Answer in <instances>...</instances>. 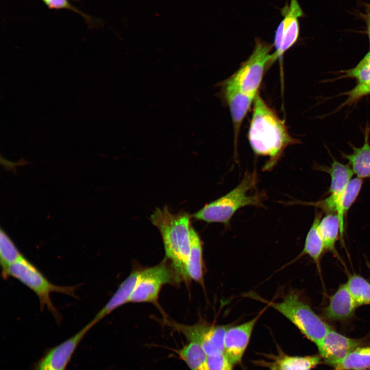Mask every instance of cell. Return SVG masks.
Wrapping results in <instances>:
<instances>
[{
    "label": "cell",
    "mask_w": 370,
    "mask_h": 370,
    "mask_svg": "<svg viewBox=\"0 0 370 370\" xmlns=\"http://www.w3.org/2000/svg\"><path fill=\"white\" fill-rule=\"evenodd\" d=\"M362 179L358 177L351 179L347 185L342 195L337 212L340 221V235L343 239L344 228V217L357 198L362 186Z\"/></svg>",
    "instance_id": "7402d4cb"
},
{
    "label": "cell",
    "mask_w": 370,
    "mask_h": 370,
    "mask_svg": "<svg viewBox=\"0 0 370 370\" xmlns=\"http://www.w3.org/2000/svg\"></svg>",
    "instance_id": "836d02e7"
},
{
    "label": "cell",
    "mask_w": 370,
    "mask_h": 370,
    "mask_svg": "<svg viewBox=\"0 0 370 370\" xmlns=\"http://www.w3.org/2000/svg\"><path fill=\"white\" fill-rule=\"evenodd\" d=\"M187 272L190 280L204 286V266L202 246L200 237L192 226L190 230V248L187 263Z\"/></svg>",
    "instance_id": "ac0fdd59"
},
{
    "label": "cell",
    "mask_w": 370,
    "mask_h": 370,
    "mask_svg": "<svg viewBox=\"0 0 370 370\" xmlns=\"http://www.w3.org/2000/svg\"><path fill=\"white\" fill-rule=\"evenodd\" d=\"M369 130L366 128L364 142L360 147H353V152L343 154L357 177L360 178H370V144L368 142Z\"/></svg>",
    "instance_id": "d6986e66"
},
{
    "label": "cell",
    "mask_w": 370,
    "mask_h": 370,
    "mask_svg": "<svg viewBox=\"0 0 370 370\" xmlns=\"http://www.w3.org/2000/svg\"><path fill=\"white\" fill-rule=\"evenodd\" d=\"M316 346L321 357L327 363L334 367L358 347L359 343L331 328Z\"/></svg>",
    "instance_id": "5bb4252c"
},
{
    "label": "cell",
    "mask_w": 370,
    "mask_h": 370,
    "mask_svg": "<svg viewBox=\"0 0 370 370\" xmlns=\"http://www.w3.org/2000/svg\"><path fill=\"white\" fill-rule=\"evenodd\" d=\"M96 324L92 320L73 336L50 349L38 362L35 369L65 370L78 344Z\"/></svg>",
    "instance_id": "30bf717a"
},
{
    "label": "cell",
    "mask_w": 370,
    "mask_h": 370,
    "mask_svg": "<svg viewBox=\"0 0 370 370\" xmlns=\"http://www.w3.org/2000/svg\"><path fill=\"white\" fill-rule=\"evenodd\" d=\"M209 370H233V365L224 353L208 356Z\"/></svg>",
    "instance_id": "83f0119b"
},
{
    "label": "cell",
    "mask_w": 370,
    "mask_h": 370,
    "mask_svg": "<svg viewBox=\"0 0 370 370\" xmlns=\"http://www.w3.org/2000/svg\"><path fill=\"white\" fill-rule=\"evenodd\" d=\"M345 75L357 79L358 83L370 80V51L355 67L346 70Z\"/></svg>",
    "instance_id": "4316f807"
},
{
    "label": "cell",
    "mask_w": 370,
    "mask_h": 370,
    "mask_svg": "<svg viewBox=\"0 0 370 370\" xmlns=\"http://www.w3.org/2000/svg\"><path fill=\"white\" fill-rule=\"evenodd\" d=\"M321 214H316L313 223L306 237L303 249L300 256L307 255L319 265L322 253L325 249L324 243L319 229Z\"/></svg>",
    "instance_id": "ffe728a7"
},
{
    "label": "cell",
    "mask_w": 370,
    "mask_h": 370,
    "mask_svg": "<svg viewBox=\"0 0 370 370\" xmlns=\"http://www.w3.org/2000/svg\"><path fill=\"white\" fill-rule=\"evenodd\" d=\"M140 271V270L133 271L121 283L111 298L93 318L96 323L116 309L129 302Z\"/></svg>",
    "instance_id": "e0dca14e"
},
{
    "label": "cell",
    "mask_w": 370,
    "mask_h": 370,
    "mask_svg": "<svg viewBox=\"0 0 370 370\" xmlns=\"http://www.w3.org/2000/svg\"><path fill=\"white\" fill-rule=\"evenodd\" d=\"M265 310L251 320L238 325H231L228 328L225 337L224 354L233 365L241 361L255 325Z\"/></svg>",
    "instance_id": "4fadbf2b"
},
{
    "label": "cell",
    "mask_w": 370,
    "mask_h": 370,
    "mask_svg": "<svg viewBox=\"0 0 370 370\" xmlns=\"http://www.w3.org/2000/svg\"><path fill=\"white\" fill-rule=\"evenodd\" d=\"M367 34L369 42V49H370V16L368 17L367 20Z\"/></svg>",
    "instance_id": "4dcf8cb0"
},
{
    "label": "cell",
    "mask_w": 370,
    "mask_h": 370,
    "mask_svg": "<svg viewBox=\"0 0 370 370\" xmlns=\"http://www.w3.org/2000/svg\"><path fill=\"white\" fill-rule=\"evenodd\" d=\"M180 282L173 268L165 258L155 266L140 270L129 302H150L157 305L162 285Z\"/></svg>",
    "instance_id": "52a82bcc"
},
{
    "label": "cell",
    "mask_w": 370,
    "mask_h": 370,
    "mask_svg": "<svg viewBox=\"0 0 370 370\" xmlns=\"http://www.w3.org/2000/svg\"><path fill=\"white\" fill-rule=\"evenodd\" d=\"M248 297L258 300L276 310L316 345L331 329L294 290L287 293L279 302L263 299L254 293H250Z\"/></svg>",
    "instance_id": "277c9868"
},
{
    "label": "cell",
    "mask_w": 370,
    "mask_h": 370,
    "mask_svg": "<svg viewBox=\"0 0 370 370\" xmlns=\"http://www.w3.org/2000/svg\"><path fill=\"white\" fill-rule=\"evenodd\" d=\"M163 321L190 342L199 345L208 356L224 353L225 335L231 325H216L202 320L193 325L183 324L166 319Z\"/></svg>",
    "instance_id": "ba28073f"
},
{
    "label": "cell",
    "mask_w": 370,
    "mask_h": 370,
    "mask_svg": "<svg viewBox=\"0 0 370 370\" xmlns=\"http://www.w3.org/2000/svg\"><path fill=\"white\" fill-rule=\"evenodd\" d=\"M248 138L255 155L268 157L263 169L269 171L288 146L299 141L292 137L284 122L257 93L253 102Z\"/></svg>",
    "instance_id": "6da1fadb"
},
{
    "label": "cell",
    "mask_w": 370,
    "mask_h": 370,
    "mask_svg": "<svg viewBox=\"0 0 370 370\" xmlns=\"http://www.w3.org/2000/svg\"><path fill=\"white\" fill-rule=\"evenodd\" d=\"M226 100L230 109L234 128V157L237 160V141L242 122L256 96L243 92L229 78L224 85Z\"/></svg>",
    "instance_id": "7c38bea8"
},
{
    "label": "cell",
    "mask_w": 370,
    "mask_h": 370,
    "mask_svg": "<svg viewBox=\"0 0 370 370\" xmlns=\"http://www.w3.org/2000/svg\"><path fill=\"white\" fill-rule=\"evenodd\" d=\"M191 217L186 212L172 213L166 206L157 208L150 217L152 223L161 234L165 258L170 263L181 281L190 280L187 272V263L190 248Z\"/></svg>",
    "instance_id": "7a4b0ae2"
},
{
    "label": "cell",
    "mask_w": 370,
    "mask_h": 370,
    "mask_svg": "<svg viewBox=\"0 0 370 370\" xmlns=\"http://www.w3.org/2000/svg\"><path fill=\"white\" fill-rule=\"evenodd\" d=\"M369 269H370V266H369Z\"/></svg>",
    "instance_id": "d6a6232c"
},
{
    "label": "cell",
    "mask_w": 370,
    "mask_h": 370,
    "mask_svg": "<svg viewBox=\"0 0 370 370\" xmlns=\"http://www.w3.org/2000/svg\"><path fill=\"white\" fill-rule=\"evenodd\" d=\"M273 46L256 38L250 57L230 78L243 92L253 96L258 93L267 63L271 61Z\"/></svg>",
    "instance_id": "8992f818"
},
{
    "label": "cell",
    "mask_w": 370,
    "mask_h": 370,
    "mask_svg": "<svg viewBox=\"0 0 370 370\" xmlns=\"http://www.w3.org/2000/svg\"><path fill=\"white\" fill-rule=\"evenodd\" d=\"M340 227L339 217L336 213H328L320 220L319 229L325 249L334 250Z\"/></svg>",
    "instance_id": "d4e9b609"
},
{
    "label": "cell",
    "mask_w": 370,
    "mask_h": 370,
    "mask_svg": "<svg viewBox=\"0 0 370 370\" xmlns=\"http://www.w3.org/2000/svg\"><path fill=\"white\" fill-rule=\"evenodd\" d=\"M270 359V361L257 362L269 370H311L321 362L318 356H293L280 354Z\"/></svg>",
    "instance_id": "2e32d148"
},
{
    "label": "cell",
    "mask_w": 370,
    "mask_h": 370,
    "mask_svg": "<svg viewBox=\"0 0 370 370\" xmlns=\"http://www.w3.org/2000/svg\"><path fill=\"white\" fill-rule=\"evenodd\" d=\"M13 278L31 290L38 297L41 309L46 307L59 320L61 316L51 301L50 294L60 293L77 298V286H60L51 283L42 273L25 256L12 265L4 279Z\"/></svg>",
    "instance_id": "5b68a950"
},
{
    "label": "cell",
    "mask_w": 370,
    "mask_h": 370,
    "mask_svg": "<svg viewBox=\"0 0 370 370\" xmlns=\"http://www.w3.org/2000/svg\"><path fill=\"white\" fill-rule=\"evenodd\" d=\"M325 170L331 178L329 195L321 201L309 204L321 208L328 214H337L343 193L352 179L354 172L349 165L340 163L335 159Z\"/></svg>",
    "instance_id": "8fae6325"
},
{
    "label": "cell",
    "mask_w": 370,
    "mask_h": 370,
    "mask_svg": "<svg viewBox=\"0 0 370 370\" xmlns=\"http://www.w3.org/2000/svg\"><path fill=\"white\" fill-rule=\"evenodd\" d=\"M370 94V80L358 84L350 90L346 92L348 96L346 104L355 102L361 97Z\"/></svg>",
    "instance_id": "f1b7e54d"
},
{
    "label": "cell",
    "mask_w": 370,
    "mask_h": 370,
    "mask_svg": "<svg viewBox=\"0 0 370 370\" xmlns=\"http://www.w3.org/2000/svg\"><path fill=\"white\" fill-rule=\"evenodd\" d=\"M361 370H366V369H361Z\"/></svg>",
    "instance_id": "1f68e13d"
},
{
    "label": "cell",
    "mask_w": 370,
    "mask_h": 370,
    "mask_svg": "<svg viewBox=\"0 0 370 370\" xmlns=\"http://www.w3.org/2000/svg\"><path fill=\"white\" fill-rule=\"evenodd\" d=\"M176 352L191 370H209L208 355L198 344L190 342Z\"/></svg>",
    "instance_id": "44dd1931"
},
{
    "label": "cell",
    "mask_w": 370,
    "mask_h": 370,
    "mask_svg": "<svg viewBox=\"0 0 370 370\" xmlns=\"http://www.w3.org/2000/svg\"><path fill=\"white\" fill-rule=\"evenodd\" d=\"M335 370H361L370 368V347H358L335 366Z\"/></svg>",
    "instance_id": "cb8c5ba5"
},
{
    "label": "cell",
    "mask_w": 370,
    "mask_h": 370,
    "mask_svg": "<svg viewBox=\"0 0 370 370\" xmlns=\"http://www.w3.org/2000/svg\"><path fill=\"white\" fill-rule=\"evenodd\" d=\"M283 18L275 32L271 62L282 55L297 42L300 34L299 18L304 16L298 0H290L289 4L280 9Z\"/></svg>",
    "instance_id": "9c48e42d"
},
{
    "label": "cell",
    "mask_w": 370,
    "mask_h": 370,
    "mask_svg": "<svg viewBox=\"0 0 370 370\" xmlns=\"http://www.w3.org/2000/svg\"><path fill=\"white\" fill-rule=\"evenodd\" d=\"M42 1L50 9H65L71 10L81 15L86 20L89 21H91V19L88 16L72 6L68 0H42Z\"/></svg>",
    "instance_id": "f546056e"
},
{
    "label": "cell",
    "mask_w": 370,
    "mask_h": 370,
    "mask_svg": "<svg viewBox=\"0 0 370 370\" xmlns=\"http://www.w3.org/2000/svg\"><path fill=\"white\" fill-rule=\"evenodd\" d=\"M257 176L254 172H246L239 183L224 196L209 203L192 215V217L209 223H218L228 226L233 215L246 206H262L264 193L250 195L255 188Z\"/></svg>",
    "instance_id": "3957f363"
},
{
    "label": "cell",
    "mask_w": 370,
    "mask_h": 370,
    "mask_svg": "<svg viewBox=\"0 0 370 370\" xmlns=\"http://www.w3.org/2000/svg\"><path fill=\"white\" fill-rule=\"evenodd\" d=\"M0 236V264L4 279L9 268L24 256L2 229Z\"/></svg>",
    "instance_id": "603a6c76"
},
{
    "label": "cell",
    "mask_w": 370,
    "mask_h": 370,
    "mask_svg": "<svg viewBox=\"0 0 370 370\" xmlns=\"http://www.w3.org/2000/svg\"><path fill=\"white\" fill-rule=\"evenodd\" d=\"M358 306L345 284H343L330 298L328 305L324 309L323 314L330 320H345L353 315Z\"/></svg>",
    "instance_id": "9a60e30c"
},
{
    "label": "cell",
    "mask_w": 370,
    "mask_h": 370,
    "mask_svg": "<svg viewBox=\"0 0 370 370\" xmlns=\"http://www.w3.org/2000/svg\"><path fill=\"white\" fill-rule=\"evenodd\" d=\"M345 285L358 306L370 304V283L367 280L354 274L349 277Z\"/></svg>",
    "instance_id": "484cf974"
}]
</instances>
